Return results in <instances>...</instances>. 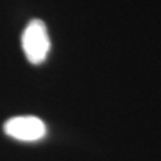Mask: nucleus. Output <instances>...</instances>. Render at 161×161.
Segmentation results:
<instances>
[{"instance_id": "f257e3e1", "label": "nucleus", "mask_w": 161, "mask_h": 161, "mask_svg": "<svg viewBox=\"0 0 161 161\" xmlns=\"http://www.w3.org/2000/svg\"><path fill=\"white\" fill-rule=\"evenodd\" d=\"M50 46L51 42L46 24L39 19H32L22 35V47L28 62L32 64L44 62L48 55Z\"/></svg>"}, {"instance_id": "f03ea898", "label": "nucleus", "mask_w": 161, "mask_h": 161, "mask_svg": "<svg viewBox=\"0 0 161 161\" xmlns=\"http://www.w3.org/2000/svg\"><path fill=\"white\" fill-rule=\"evenodd\" d=\"M4 132L18 141L34 142L46 136L47 128L46 124L35 115H18L9 118L4 124Z\"/></svg>"}]
</instances>
